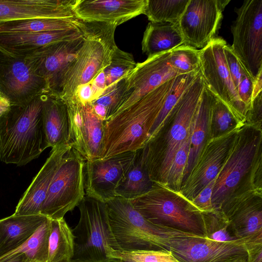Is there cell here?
<instances>
[{
  "label": "cell",
  "instance_id": "4",
  "mask_svg": "<svg viewBox=\"0 0 262 262\" xmlns=\"http://www.w3.org/2000/svg\"><path fill=\"white\" fill-rule=\"evenodd\" d=\"M42 95L27 105L11 106L0 117V159L5 163L25 165L48 148L42 120Z\"/></svg>",
  "mask_w": 262,
  "mask_h": 262
},
{
  "label": "cell",
  "instance_id": "42",
  "mask_svg": "<svg viewBox=\"0 0 262 262\" xmlns=\"http://www.w3.org/2000/svg\"><path fill=\"white\" fill-rule=\"evenodd\" d=\"M122 257L138 262H171L176 260L170 251L164 250L121 251L119 259Z\"/></svg>",
  "mask_w": 262,
  "mask_h": 262
},
{
  "label": "cell",
  "instance_id": "9",
  "mask_svg": "<svg viewBox=\"0 0 262 262\" xmlns=\"http://www.w3.org/2000/svg\"><path fill=\"white\" fill-rule=\"evenodd\" d=\"M85 159L71 148L65 155L50 185L40 214L51 220L64 218L85 195Z\"/></svg>",
  "mask_w": 262,
  "mask_h": 262
},
{
  "label": "cell",
  "instance_id": "7",
  "mask_svg": "<svg viewBox=\"0 0 262 262\" xmlns=\"http://www.w3.org/2000/svg\"><path fill=\"white\" fill-rule=\"evenodd\" d=\"M80 218L72 229L73 262H117L122 251L112 230L105 203L84 196L78 205Z\"/></svg>",
  "mask_w": 262,
  "mask_h": 262
},
{
  "label": "cell",
  "instance_id": "35",
  "mask_svg": "<svg viewBox=\"0 0 262 262\" xmlns=\"http://www.w3.org/2000/svg\"><path fill=\"white\" fill-rule=\"evenodd\" d=\"M136 63L132 54L117 46L112 52L110 64L103 69L106 86L103 95L113 90L135 68Z\"/></svg>",
  "mask_w": 262,
  "mask_h": 262
},
{
  "label": "cell",
  "instance_id": "16",
  "mask_svg": "<svg viewBox=\"0 0 262 262\" xmlns=\"http://www.w3.org/2000/svg\"><path fill=\"white\" fill-rule=\"evenodd\" d=\"M170 51L147 57L144 61L136 63L135 68L125 78L124 90L113 116L128 107L165 82L180 75L170 65Z\"/></svg>",
  "mask_w": 262,
  "mask_h": 262
},
{
  "label": "cell",
  "instance_id": "1",
  "mask_svg": "<svg viewBox=\"0 0 262 262\" xmlns=\"http://www.w3.org/2000/svg\"><path fill=\"white\" fill-rule=\"evenodd\" d=\"M262 129L244 124L237 131L215 180L211 202L214 209L229 198L262 191Z\"/></svg>",
  "mask_w": 262,
  "mask_h": 262
},
{
  "label": "cell",
  "instance_id": "44",
  "mask_svg": "<svg viewBox=\"0 0 262 262\" xmlns=\"http://www.w3.org/2000/svg\"><path fill=\"white\" fill-rule=\"evenodd\" d=\"M261 121L262 92L252 100L251 107L246 114L245 124L262 129Z\"/></svg>",
  "mask_w": 262,
  "mask_h": 262
},
{
  "label": "cell",
  "instance_id": "48",
  "mask_svg": "<svg viewBox=\"0 0 262 262\" xmlns=\"http://www.w3.org/2000/svg\"><path fill=\"white\" fill-rule=\"evenodd\" d=\"M262 92V73H260L254 81L252 100Z\"/></svg>",
  "mask_w": 262,
  "mask_h": 262
},
{
  "label": "cell",
  "instance_id": "38",
  "mask_svg": "<svg viewBox=\"0 0 262 262\" xmlns=\"http://www.w3.org/2000/svg\"><path fill=\"white\" fill-rule=\"evenodd\" d=\"M242 126L228 106L216 97L211 115L210 138L220 137Z\"/></svg>",
  "mask_w": 262,
  "mask_h": 262
},
{
  "label": "cell",
  "instance_id": "17",
  "mask_svg": "<svg viewBox=\"0 0 262 262\" xmlns=\"http://www.w3.org/2000/svg\"><path fill=\"white\" fill-rule=\"evenodd\" d=\"M238 239L262 243V191L249 190L234 195L219 207Z\"/></svg>",
  "mask_w": 262,
  "mask_h": 262
},
{
  "label": "cell",
  "instance_id": "14",
  "mask_svg": "<svg viewBox=\"0 0 262 262\" xmlns=\"http://www.w3.org/2000/svg\"><path fill=\"white\" fill-rule=\"evenodd\" d=\"M245 240L217 242L205 237H179L170 242V250L178 262H247Z\"/></svg>",
  "mask_w": 262,
  "mask_h": 262
},
{
  "label": "cell",
  "instance_id": "29",
  "mask_svg": "<svg viewBox=\"0 0 262 262\" xmlns=\"http://www.w3.org/2000/svg\"><path fill=\"white\" fill-rule=\"evenodd\" d=\"M184 45V40L177 24L149 22L142 41L143 53L151 57L171 51Z\"/></svg>",
  "mask_w": 262,
  "mask_h": 262
},
{
  "label": "cell",
  "instance_id": "45",
  "mask_svg": "<svg viewBox=\"0 0 262 262\" xmlns=\"http://www.w3.org/2000/svg\"><path fill=\"white\" fill-rule=\"evenodd\" d=\"M90 83L93 90V101H94L103 95L105 89V78L103 70Z\"/></svg>",
  "mask_w": 262,
  "mask_h": 262
},
{
  "label": "cell",
  "instance_id": "40",
  "mask_svg": "<svg viewBox=\"0 0 262 262\" xmlns=\"http://www.w3.org/2000/svg\"><path fill=\"white\" fill-rule=\"evenodd\" d=\"M191 133V129L188 136L177 152L168 170L164 182L162 184L177 192L180 191L183 184L184 173L189 151Z\"/></svg>",
  "mask_w": 262,
  "mask_h": 262
},
{
  "label": "cell",
  "instance_id": "3",
  "mask_svg": "<svg viewBox=\"0 0 262 262\" xmlns=\"http://www.w3.org/2000/svg\"><path fill=\"white\" fill-rule=\"evenodd\" d=\"M174 78L165 82L105 122L101 159L135 151L144 147Z\"/></svg>",
  "mask_w": 262,
  "mask_h": 262
},
{
  "label": "cell",
  "instance_id": "47",
  "mask_svg": "<svg viewBox=\"0 0 262 262\" xmlns=\"http://www.w3.org/2000/svg\"><path fill=\"white\" fill-rule=\"evenodd\" d=\"M247 262H262V244L251 245L247 247Z\"/></svg>",
  "mask_w": 262,
  "mask_h": 262
},
{
  "label": "cell",
  "instance_id": "13",
  "mask_svg": "<svg viewBox=\"0 0 262 262\" xmlns=\"http://www.w3.org/2000/svg\"><path fill=\"white\" fill-rule=\"evenodd\" d=\"M43 94H47L46 81L27 59L0 50V97L11 106H23Z\"/></svg>",
  "mask_w": 262,
  "mask_h": 262
},
{
  "label": "cell",
  "instance_id": "52",
  "mask_svg": "<svg viewBox=\"0 0 262 262\" xmlns=\"http://www.w3.org/2000/svg\"><path fill=\"white\" fill-rule=\"evenodd\" d=\"M71 262H73V261H71Z\"/></svg>",
  "mask_w": 262,
  "mask_h": 262
},
{
  "label": "cell",
  "instance_id": "5",
  "mask_svg": "<svg viewBox=\"0 0 262 262\" xmlns=\"http://www.w3.org/2000/svg\"><path fill=\"white\" fill-rule=\"evenodd\" d=\"M105 203L112 230L122 251H169L173 239L201 237L150 223L134 208L130 200L115 197Z\"/></svg>",
  "mask_w": 262,
  "mask_h": 262
},
{
  "label": "cell",
  "instance_id": "6",
  "mask_svg": "<svg viewBox=\"0 0 262 262\" xmlns=\"http://www.w3.org/2000/svg\"><path fill=\"white\" fill-rule=\"evenodd\" d=\"M79 27L83 34V42L61 79L57 96L63 100L73 97L78 87L90 83L106 67L117 47L116 26L80 20Z\"/></svg>",
  "mask_w": 262,
  "mask_h": 262
},
{
  "label": "cell",
  "instance_id": "20",
  "mask_svg": "<svg viewBox=\"0 0 262 262\" xmlns=\"http://www.w3.org/2000/svg\"><path fill=\"white\" fill-rule=\"evenodd\" d=\"M135 154V151H127L105 159L86 161L85 195L104 203L115 198V189Z\"/></svg>",
  "mask_w": 262,
  "mask_h": 262
},
{
  "label": "cell",
  "instance_id": "19",
  "mask_svg": "<svg viewBox=\"0 0 262 262\" xmlns=\"http://www.w3.org/2000/svg\"><path fill=\"white\" fill-rule=\"evenodd\" d=\"M77 39L44 46L26 58L35 74L46 81L47 94L57 96L61 79L83 42Z\"/></svg>",
  "mask_w": 262,
  "mask_h": 262
},
{
  "label": "cell",
  "instance_id": "26",
  "mask_svg": "<svg viewBox=\"0 0 262 262\" xmlns=\"http://www.w3.org/2000/svg\"><path fill=\"white\" fill-rule=\"evenodd\" d=\"M42 99V120L47 147L69 144V116L64 101L50 94H43Z\"/></svg>",
  "mask_w": 262,
  "mask_h": 262
},
{
  "label": "cell",
  "instance_id": "28",
  "mask_svg": "<svg viewBox=\"0 0 262 262\" xmlns=\"http://www.w3.org/2000/svg\"><path fill=\"white\" fill-rule=\"evenodd\" d=\"M154 183L144 163L142 148L135 151L132 162L115 189V196L131 200L148 192Z\"/></svg>",
  "mask_w": 262,
  "mask_h": 262
},
{
  "label": "cell",
  "instance_id": "34",
  "mask_svg": "<svg viewBox=\"0 0 262 262\" xmlns=\"http://www.w3.org/2000/svg\"><path fill=\"white\" fill-rule=\"evenodd\" d=\"M189 0H146L144 14L150 22L177 24Z\"/></svg>",
  "mask_w": 262,
  "mask_h": 262
},
{
  "label": "cell",
  "instance_id": "46",
  "mask_svg": "<svg viewBox=\"0 0 262 262\" xmlns=\"http://www.w3.org/2000/svg\"><path fill=\"white\" fill-rule=\"evenodd\" d=\"M75 96L82 104L93 101V90L91 83H88L78 87Z\"/></svg>",
  "mask_w": 262,
  "mask_h": 262
},
{
  "label": "cell",
  "instance_id": "10",
  "mask_svg": "<svg viewBox=\"0 0 262 262\" xmlns=\"http://www.w3.org/2000/svg\"><path fill=\"white\" fill-rule=\"evenodd\" d=\"M230 48L255 80L262 73V0H246L236 9Z\"/></svg>",
  "mask_w": 262,
  "mask_h": 262
},
{
  "label": "cell",
  "instance_id": "12",
  "mask_svg": "<svg viewBox=\"0 0 262 262\" xmlns=\"http://www.w3.org/2000/svg\"><path fill=\"white\" fill-rule=\"evenodd\" d=\"M63 100L69 116L68 144L86 161L101 159L105 122L96 115L91 102L82 104L75 96Z\"/></svg>",
  "mask_w": 262,
  "mask_h": 262
},
{
  "label": "cell",
  "instance_id": "30",
  "mask_svg": "<svg viewBox=\"0 0 262 262\" xmlns=\"http://www.w3.org/2000/svg\"><path fill=\"white\" fill-rule=\"evenodd\" d=\"M47 262H71L75 237L64 218L51 220Z\"/></svg>",
  "mask_w": 262,
  "mask_h": 262
},
{
  "label": "cell",
  "instance_id": "24",
  "mask_svg": "<svg viewBox=\"0 0 262 262\" xmlns=\"http://www.w3.org/2000/svg\"><path fill=\"white\" fill-rule=\"evenodd\" d=\"M83 36L80 29L31 33H0V50L18 58H26L48 45L73 40Z\"/></svg>",
  "mask_w": 262,
  "mask_h": 262
},
{
  "label": "cell",
  "instance_id": "39",
  "mask_svg": "<svg viewBox=\"0 0 262 262\" xmlns=\"http://www.w3.org/2000/svg\"><path fill=\"white\" fill-rule=\"evenodd\" d=\"M170 52V65L179 75L189 74L200 70V50L182 45Z\"/></svg>",
  "mask_w": 262,
  "mask_h": 262
},
{
  "label": "cell",
  "instance_id": "11",
  "mask_svg": "<svg viewBox=\"0 0 262 262\" xmlns=\"http://www.w3.org/2000/svg\"><path fill=\"white\" fill-rule=\"evenodd\" d=\"M226 45L223 38L215 37L200 49V71L206 85L228 106L243 126L248 110L241 100L232 81L224 54Z\"/></svg>",
  "mask_w": 262,
  "mask_h": 262
},
{
  "label": "cell",
  "instance_id": "31",
  "mask_svg": "<svg viewBox=\"0 0 262 262\" xmlns=\"http://www.w3.org/2000/svg\"><path fill=\"white\" fill-rule=\"evenodd\" d=\"M80 20L68 18H33L15 20L0 25V33H31L79 29Z\"/></svg>",
  "mask_w": 262,
  "mask_h": 262
},
{
  "label": "cell",
  "instance_id": "51",
  "mask_svg": "<svg viewBox=\"0 0 262 262\" xmlns=\"http://www.w3.org/2000/svg\"><path fill=\"white\" fill-rule=\"evenodd\" d=\"M117 262H138L128 258H120Z\"/></svg>",
  "mask_w": 262,
  "mask_h": 262
},
{
  "label": "cell",
  "instance_id": "36",
  "mask_svg": "<svg viewBox=\"0 0 262 262\" xmlns=\"http://www.w3.org/2000/svg\"><path fill=\"white\" fill-rule=\"evenodd\" d=\"M199 71L175 77L173 84L163 103L161 110L149 133V138L154 136L161 128L165 120L185 90L194 81Z\"/></svg>",
  "mask_w": 262,
  "mask_h": 262
},
{
  "label": "cell",
  "instance_id": "22",
  "mask_svg": "<svg viewBox=\"0 0 262 262\" xmlns=\"http://www.w3.org/2000/svg\"><path fill=\"white\" fill-rule=\"evenodd\" d=\"M71 148L69 144H64L52 148L49 157L19 200L13 215L40 214L52 180L63 157Z\"/></svg>",
  "mask_w": 262,
  "mask_h": 262
},
{
  "label": "cell",
  "instance_id": "33",
  "mask_svg": "<svg viewBox=\"0 0 262 262\" xmlns=\"http://www.w3.org/2000/svg\"><path fill=\"white\" fill-rule=\"evenodd\" d=\"M224 54L229 73L241 100L248 111L253 99L254 80L243 67L231 51L230 46H225Z\"/></svg>",
  "mask_w": 262,
  "mask_h": 262
},
{
  "label": "cell",
  "instance_id": "15",
  "mask_svg": "<svg viewBox=\"0 0 262 262\" xmlns=\"http://www.w3.org/2000/svg\"><path fill=\"white\" fill-rule=\"evenodd\" d=\"M230 0H189L178 26L184 45L203 49L220 27L223 11Z\"/></svg>",
  "mask_w": 262,
  "mask_h": 262
},
{
  "label": "cell",
  "instance_id": "49",
  "mask_svg": "<svg viewBox=\"0 0 262 262\" xmlns=\"http://www.w3.org/2000/svg\"><path fill=\"white\" fill-rule=\"evenodd\" d=\"M11 106L10 103L6 99L0 97V117L7 112Z\"/></svg>",
  "mask_w": 262,
  "mask_h": 262
},
{
  "label": "cell",
  "instance_id": "25",
  "mask_svg": "<svg viewBox=\"0 0 262 262\" xmlns=\"http://www.w3.org/2000/svg\"><path fill=\"white\" fill-rule=\"evenodd\" d=\"M216 100V97L205 84L192 121L189 151L184 173L183 184L191 172L202 149L207 141L211 139L210 118L212 110Z\"/></svg>",
  "mask_w": 262,
  "mask_h": 262
},
{
  "label": "cell",
  "instance_id": "21",
  "mask_svg": "<svg viewBox=\"0 0 262 262\" xmlns=\"http://www.w3.org/2000/svg\"><path fill=\"white\" fill-rule=\"evenodd\" d=\"M146 0H76V17L85 22H100L117 27L144 14Z\"/></svg>",
  "mask_w": 262,
  "mask_h": 262
},
{
  "label": "cell",
  "instance_id": "41",
  "mask_svg": "<svg viewBox=\"0 0 262 262\" xmlns=\"http://www.w3.org/2000/svg\"><path fill=\"white\" fill-rule=\"evenodd\" d=\"M124 88L125 78L119 81L113 90L91 102L92 104L100 105L105 110L106 112V121L110 119L116 111Z\"/></svg>",
  "mask_w": 262,
  "mask_h": 262
},
{
  "label": "cell",
  "instance_id": "8",
  "mask_svg": "<svg viewBox=\"0 0 262 262\" xmlns=\"http://www.w3.org/2000/svg\"><path fill=\"white\" fill-rule=\"evenodd\" d=\"M130 201L157 226L205 237L202 212L180 192L155 183L150 191Z\"/></svg>",
  "mask_w": 262,
  "mask_h": 262
},
{
  "label": "cell",
  "instance_id": "37",
  "mask_svg": "<svg viewBox=\"0 0 262 262\" xmlns=\"http://www.w3.org/2000/svg\"><path fill=\"white\" fill-rule=\"evenodd\" d=\"M202 214L205 238L217 242L241 240L234 235L227 218L221 210L215 209Z\"/></svg>",
  "mask_w": 262,
  "mask_h": 262
},
{
  "label": "cell",
  "instance_id": "50",
  "mask_svg": "<svg viewBox=\"0 0 262 262\" xmlns=\"http://www.w3.org/2000/svg\"><path fill=\"white\" fill-rule=\"evenodd\" d=\"M5 262H34L25 255L21 254L14 256Z\"/></svg>",
  "mask_w": 262,
  "mask_h": 262
},
{
  "label": "cell",
  "instance_id": "27",
  "mask_svg": "<svg viewBox=\"0 0 262 262\" xmlns=\"http://www.w3.org/2000/svg\"><path fill=\"white\" fill-rule=\"evenodd\" d=\"M48 218L42 214H12L0 220V257L25 243Z\"/></svg>",
  "mask_w": 262,
  "mask_h": 262
},
{
  "label": "cell",
  "instance_id": "18",
  "mask_svg": "<svg viewBox=\"0 0 262 262\" xmlns=\"http://www.w3.org/2000/svg\"><path fill=\"white\" fill-rule=\"evenodd\" d=\"M239 128L207 141L189 176L182 185L179 192L183 196L191 201L217 177Z\"/></svg>",
  "mask_w": 262,
  "mask_h": 262
},
{
  "label": "cell",
  "instance_id": "43",
  "mask_svg": "<svg viewBox=\"0 0 262 262\" xmlns=\"http://www.w3.org/2000/svg\"><path fill=\"white\" fill-rule=\"evenodd\" d=\"M216 178L211 181L191 201L193 206L202 213L215 209L212 204L211 198Z\"/></svg>",
  "mask_w": 262,
  "mask_h": 262
},
{
  "label": "cell",
  "instance_id": "32",
  "mask_svg": "<svg viewBox=\"0 0 262 262\" xmlns=\"http://www.w3.org/2000/svg\"><path fill=\"white\" fill-rule=\"evenodd\" d=\"M50 227L51 219L48 218L25 243L0 257V262H5L21 254L34 262H47Z\"/></svg>",
  "mask_w": 262,
  "mask_h": 262
},
{
  "label": "cell",
  "instance_id": "2",
  "mask_svg": "<svg viewBox=\"0 0 262 262\" xmlns=\"http://www.w3.org/2000/svg\"><path fill=\"white\" fill-rule=\"evenodd\" d=\"M204 85L200 71L165 120L163 125L169 127L167 133L159 130L142 148L144 163L154 183H164L177 152L190 134Z\"/></svg>",
  "mask_w": 262,
  "mask_h": 262
},
{
  "label": "cell",
  "instance_id": "23",
  "mask_svg": "<svg viewBox=\"0 0 262 262\" xmlns=\"http://www.w3.org/2000/svg\"><path fill=\"white\" fill-rule=\"evenodd\" d=\"M75 1L0 0V25L33 18H75Z\"/></svg>",
  "mask_w": 262,
  "mask_h": 262
}]
</instances>
